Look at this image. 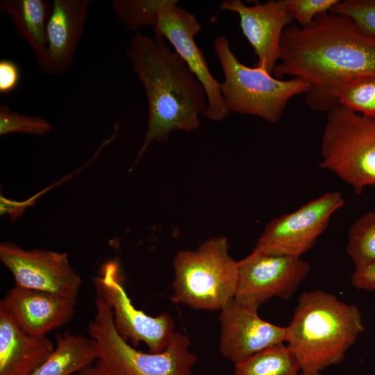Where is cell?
Here are the masks:
<instances>
[{"mask_svg": "<svg viewBox=\"0 0 375 375\" xmlns=\"http://www.w3.org/2000/svg\"><path fill=\"white\" fill-rule=\"evenodd\" d=\"M165 40L156 34L137 32L126 51L148 108L147 128L135 162L152 142L166 140L175 131L197 128L208 107L203 87Z\"/></svg>", "mask_w": 375, "mask_h": 375, "instance_id": "cell-2", "label": "cell"}, {"mask_svg": "<svg viewBox=\"0 0 375 375\" xmlns=\"http://www.w3.org/2000/svg\"><path fill=\"white\" fill-rule=\"evenodd\" d=\"M344 205L338 191L328 192L270 221L253 250L301 258L326 229L333 215Z\"/></svg>", "mask_w": 375, "mask_h": 375, "instance_id": "cell-9", "label": "cell"}, {"mask_svg": "<svg viewBox=\"0 0 375 375\" xmlns=\"http://www.w3.org/2000/svg\"><path fill=\"white\" fill-rule=\"evenodd\" d=\"M287 329L285 343L301 371L320 372L342 361L365 325L356 306L315 290L300 296Z\"/></svg>", "mask_w": 375, "mask_h": 375, "instance_id": "cell-3", "label": "cell"}, {"mask_svg": "<svg viewBox=\"0 0 375 375\" xmlns=\"http://www.w3.org/2000/svg\"><path fill=\"white\" fill-rule=\"evenodd\" d=\"M21 70L17 62L10 59L0 60V94L7 95L15 92L21 82Z\"/></svg>", "mask_w": 375, "mask_h": 375, "instance_id": "cell-27", "label": "cell"}, {"mask_svg": "<svg viewBox=\"0 0 375 375\" xmlns=\"http://www.w3.org/2000/svg\"><path fill=\"white\" fill-rule=\"evenodd\" d=\"M177 0H112L111 8L118 20L129 31L153 28L162 13Z\"/></svg>", "mask_w": 375, "mask_h": 375, "instance_id": "cell-21", "label": "cell"}, {"mask_svg": "<svg viewBox=\"0 0 375 375\" xmlns=\"http://www.w3.org/2000/svg\"><path fill=\"white\" fill-rule=\"evenodd\" d=\"M310 270V264L301 258L253 250L238 261L234 299L257 310L272 297L288 299Z\"/></svg>", "mask_w": 375, "mask_h": 375, "instance_id": "cell-10", "label": "cell"}, {"mask_svg": "<svg viewBox=\"0 0 375 375\" xmlns=\"http://www.w3.org/2000/svg\"><path fill=\"white\" fill-rule=\"evenodd\" d=\"M97 356L93 338L65 331L56 334L53 351L32 375H72L92 365Z\"/></svg>", "mask_w": 375, "mask_h": 375, "instance_id": "cell-19", "label": "cell"}, {"mask_svg": "<svg viewBox=\"0 0 375 375\" xmlns=\"http://www.w3.org/2000/svg\"><path fill=\"white\" fill-rule=\"evenodd\" d=\"M0 11L9 17L17 34L29 45L43 72L47 63V24L51 3L45 0H3Z\"/></svg>", "mask_w": 375, "mask_h": 375, "instance_id": "cell-18", "label": "cell"}, {"mask_svg": "<svg viewBox=\"0 0 375 375\" xmlns=\"http://www.w3.org/2000/svg\"><path fill=\"white\" fill-rule=\"evenodd\" d=\"M51 3L47 24V63L43 72L54 76L71 67L92 1L53 0Z\"/></svg>", "mask_w": 375, "mask_h": 375, "instance_id": "cell-16", "label": "cell"}, {"mask_svg": "<svg viewBox=\"0 0 375 375\" xmlns=\"http://www.w3.org/2000/svg\"><path fill=\"white\" fill-rule=\"evenodd\" d=\"M55 347L47 335L25 332L0 307V375H32Z\"/></svg>", "mask_w": 375, "mask_h": 375, "instance_id": "cell-17", "label": "cell"}, {"mask_svg": "<svg viewBox=\"0 0 375 375\" xmlns=\"http://www.w3.org/2000/svg\"><path fill=\"white\" fill-rule=\"evenodd\" d=\"M331 12L351 19L364 33L375 36V0H344Z\"/></svg>", "mask_w": 375, "mask_h": 375, "instance_id": "cell-25", "label": "cell"}, {"mask_svg": "<svg viewBox=\"0 0 375 375\" xmlns=\"http://www.w3.org/2000/svg\"><path fill=\"white\" fill-rule=\"evenodd\" d=\"M346 251L355 267L375 262V210L364 213L350 226Z\"/></svg>", "mask_w": 375, "mask_h": 375, "instance_id": "cell-23", "label": "cell"}, {"mask_svg": "<svg viewBox=\"0 0 375 375\" xmlns=\"http://www.w3.org/2000/svg\"><path fill=\"white\" fill-rule=\"evenodd\" d=\"M0 260L15 285L76 299L81 278L70 266L66 253L25 250L6 242L0 244Z\"/></svg>", "mask_w": 375, "mask_h": 375, "instance_id": "cell-12", "label": "cell"}, {"mask_svg": "<svg viewBox=\"0 0 375 375\" xmlns=\"http://www.w3.org/2000/svg\"><path fill=\"white\" fill-rule=\"evenodd\" d=\"M171 300L195 309L220 310L234 299L238 261L224 237L210 238L195 250H182L174 260Z\"/></svg>", "mask_w": 375, "mask_h": 375, "instance_id": "cell-5", "label": "cell"}, {"mask_svg": "<svg viewBox=\"0 0 375 375\" xmlns=\"http://www.w3.org/2000/svg\"><path fill=\"white\" fill-rule=\"evenodd\" d=\"M339 0H285L286 8L298 25L310 24L317 16L330 12Z\"/></svg>", "mask_w": 375, "mask_h": 375, "instance_id": "cell-26", "label": "cell"}, {"mask_svg": "<svg viewBox=\"0 0 375 375\" xmlns=\"http://www.w3.org/2000/svg\"><path fill=\"white\" fill-rule=\"evenodd\" d=\"M219 8L238 14L242 33L257 56L256 66L272 74L279 60L283 31L294 21L285 0H270L253 6L241 0H225Z\"/></svg>", "mask_w": 375, "mask_h": 375, "instance_id": "cell-14", "label": "cell"}, {"mask_svg": "<svg viewBox=\"0 0 375 375\" xmlns=\"http://www.w3.org/2000/svg\"><path fill=\"white\" fill-rule=\"evenodd\" d=\"M320 149L319 167L350 185L356 194L375 187V118L335 104L328 110Z\"/></svg>", "mask_w": 375, "mask_h": 375, "instance_id": "cell-7", "label": "cell"}, {"mask_svg": "<svg viewBox=\"0 0 375 375\" xmlns=\"http://www.w3.org/2000/svg\"><path fill=\"white\" fill-rule=\"evenodd\" d=\"M301 372L294 353L280 343L235 364L233 375H300Z\"/></svg>", "mask_w": 375, "mask_h": 375, "instance_id": "cell-20", "label": "cell"}, {"mask_svg": "<svg viewBox=\"0 0 375 375\" xmlns=\"http://www.w3.org/2000/svg\"><path fill=\"white\" fill-rule=\"evenodd\" d=\"M300 375H322L320 372H301Z\"/></svg>", "mask_w": 375, "mask_h": 375, "instance_id": "cell-30", "label": "cell"}, {"mask_svg": "<svg viewBox=\"0 0 375 375\" xmlns=\"http://www.w3.org/2000/svg\"><path fill=\"white\" fill-rule=\"evenodd\" d=\"M351 284L357 289L375 291V262L355 267Z\"/></svg>", "mask_w": 375, "mask_h": 375, "instance_id": "cell-28", "label": "cell"}, {"mask_svg": "<svg viewBox=\"0 0 375 375\" xmlns=\"http://www.w3.org/2000/svg\"><path fill=\"white\" fill-rule=\"evenodd\" d=\"M329 94L335 103L375 118V74L358 76L338 85Z\"/></svg>", "mask_w": 375, "mask_h": 375, "instance_id": "cell-22", "label": "cell"}, {"mask_svg": "<svg viewBox=\"0 0 375 375\" xmlns=\"http://www.w3.org/2000/svg\"><path fill=\"white\" fill-rule=\"evenodd\" d=\"M76 299L15 285L0 301L25 332L46 335L67 323L75 312Z\"/></svg>", "mask_w": 375, "mask_h": 375, "instance_id": "cell-15", "label": "cell"}, {"mask_svg": "<svg viewBox=\"0 0 375 375\" xmlns=\"http://www.w3.org/2000/svg\"><path fill=\"white\" fill-rule=\"evenodd\" d=\"M213 49L223 71L221 92L230 112L276 123L289 101L310 90L309 84L299 78L282 80L261 67L244 65L224 35L216 37Z\"/></svg>", "mask_w": 375, "mask_h": 375, "instance_id": "cell-6", "label": "cell"}, {"mask_svg": "<svg viewBox=\"0 0 375 375\" xmlns=\"http://www.w3.org/2000/svg\"><path fill=\"white\" fill-rule=\"evenodd\" d=\"M93 283L96 295L110 307L115 328L125 341L134 347L142 342L151 353H160L168 347L175 333L172 317L166 312L153 317L134 306L117 260L106 262Z\"/></svg>", "mask_w": 375, "mask_h": 375, "instance_id": "cell-8", "label": "cell"}, {"mask_svg": "<svg viewBox=\"0 0 375 375\" xmlns=\"http://www.w3.org/2000/svg\"><path fill=\"white\" fill-rule=\"evenodd\" d=\"M52 128L51 124L39 116H28L12 110L5 104H0V135L24 133L44 135Z\"/></svg>", "mask_w": 375, "mask_h": 375, "instance_id": "cell-24", "label": "cell"}, {"mask_svg": "<svg viewBox=\"0 0 375 375\" xmlns=\"http://www.w3.org/2000/svg\"><path fill=\"white\" fill-rule=\"evenodd\" d=\"M178 3L162 13L153 28L154 34L171 44L203 87L208 101L205 115L213 122H220L228 117L230 110L221 92V83L210 72L203 53L195 42L201 24L193 13Z\"/></svg>", "mask_w": 375, "mask_h": 375, "instance_id": "cell-11", "label": "cell"}, {"mask_svg": "<svg viewBox=\"0 0 375 375\" xmlns=\"http://www.w3.org/2000/svg\"><path fill=\"white\" fill-rule=\"evenodd\" d=\"M370 74H375V36L331 11L308 25L285 29L279 60L272 72L278 78L289 76L308 83V103L327 111L336 104L329 94L332 88Z\"/></svg>", "mask_w": 375, "mask_h": 375, "instance_id": "cell-1", "label": "cell"}, {"mask_svg": "<svg viewBox=\"0 0 375 375\" xmlns=\"http://www.w3.org/2000/svg\"><path fill=\"white\" fill-rule=\"evenodd\" d=\"M95 310L88 332L97 344L95 363L106 375H193L197 357L186 335L175 331L165 351L143 352L118 334L110 307L97 295Z\"/></svg>", "mask_w": 375, "mask_h": 375, "instance_id": "cell-4", "label": "cell"}, {"mask_svg": "<svg viewBox=\"0 0 375 375\" xmlns=\"http://www.w3.org/2000/svg\"><path fill=\"white\" fill-rule=\"evenodd\" d=\"M77 375H106L103 370L95 363L80 370Z\"/></svg>", "mask_w": 375, "mask_h": 375, "instance_id": "cell-29", "label": "cell"}, {"mask_svg": "<svg viewBox=\"0 0 375 375\" xmlns=\"http://www.w3.org/2000/svg\"><path fill=\"white\" fill-rule=\"evenodd\" d=\"M219 311V352L234 365L269 347L286 342L287 327L263 320L257 309L233 299Z\"/></svg>", "mask_w": 375, "mask_h": 375, "instance_id": "cell-13", "label": "cell"}]
</instances>
